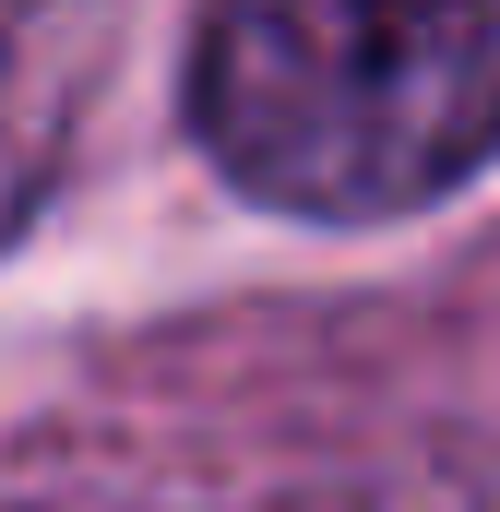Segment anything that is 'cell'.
Returning <instances> with one entry per match:
<instances>
[{"mask_svg":"<svg viewBox=\"0 0 500 512\" xmlns=\"http://www.w3.org/2000/svg\"><path fill=\"white\" fill-rule=\"evenodd\" d=\"M108 36H120V0H0V251L60 191Z\"/></svg>","mask_w":500,"mask_h":512,"instance_id":"obj_2","label":"cell"},{"mask_svg":"<svg viewBox=\"0 0 500 512\" xmlns=\"http://www.w3.org/2000/svg\"><path fill=\"white\" fill-rule=\"evenodd\" d=\"M191 131L298 227H393L500 155V0H203Z\"/></svg>","mask_w":500,"mask_h":512,"instance_id":"obj_1","label":"cell"}]
</instances>
